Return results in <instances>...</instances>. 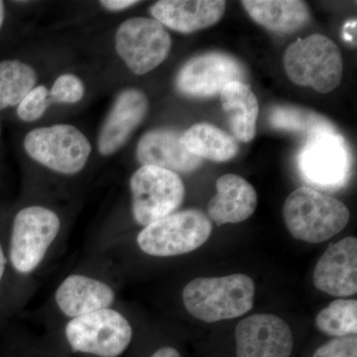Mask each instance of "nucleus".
Returning <instances> with one entry per match:
<instances>
[{"label":"nucleus","mask_w":357,"mask_h":357,"mask_svg":"<svg viewBox=\"0 0 357 357\" xmlns=\"http://www.w3.org/2000/svg\"><path fill=\"white\" fill-rule=\"evenodd\" d=\"M249 16L270 31L294 33L309 23L307 3L299 0H244Z\"/></svg>","instance_id":"6ab92c4d"},{"label":"nucleus","mask_w":357,"mask_h":357,"mask_svg":"<svg viewBox=\"0 0 357 357\" xmlns=\"http://www.w3.org/2000/svg\"><path fill=\"white\" fill-rule=\"evenodd\" d=\"M150 357H182L180 352L172 347H163L157 349Z\"/></svg>","instance_id":"7c9ffc66"},{"label":"nucleus","mask_w":357,"mask_h":357,"mask_svg":"<svg viewBox=\"0 0 357 357\" xmlns=\"http://www.w3.org/2000/svg\"><path fill=\"white\" fill-rule=\"evenodd\" d=\"M115 300L116 293L109 283L86 274L69 275L54 294L56 307L68 319L112 307Z\"/></svg>","instance_id":"4468645a"},{"label":"nucleus","mask_w":357,"mask_h":357,"mask_svg":"<svg viewBox=\"0 0 357 357\" xmlns=\"http://www.w3.org/2000/svg\"><path fill=\"white\" fill-rule=\"evenodd\" d=\"M136 158L142 166H155L178 173H191L202 165V159L190 153L172 129L148 131L136 147Z\"/></svg>","instance_id":"dca6fc26"},{"label":"nucleus","mask_w":357,"mask_h":357,"mask_svg":"<svg viewBox=\"0 0 357 357\" xmlns=\"http://www.w3.org/2000/svg\"><path fill=\"white\" fill-rule=\"evenodd\" d=\"M283 217L294 238L319 243L344 229L351 211L338 199L312 188L302 187L286 199Z\"/></svg>","instance_id":"f03ea898"},{"label":"nucleus","mask_w":357,"mask_h":357,"mask_svg":"<svg viewBox=\"0 0 357 357\" xmlns=\"http://www.w3.org/2000/svg\"><path fill=\"white\" fill-rule=\"evenodd\" d=\"M344 40L354 45L356 43V20H351L347 22L344 28Z\"/></svg>","instance_id":"c85d7f7f"},{"label":"nucleus","mask_w":357,"mask_h":357,"mask_svg":"<svg viewBox=\"0 0 357 357\" xmlns=\"http://www.w3.org/2000/svg\"><path fill=\"white\" fill-rule=\"evenodd\" d=\"M351 154L337 133L310 136L301 151L299 167L310 184L323 189H337L345 184L351 171Z\"/></svg>","instance_id":"9d476101"},{"label":"nucleus","mask_w":357,"mask_h":357,"mask_svg":"<svg viewBox=\"0 0 357 357\" xmlns=\"http://www.w3.org/2000/svg\"><path fill=\"white\" fill-rule=\"evenodd\" d=\"M58 213L43 206H25L13 218L7 246L8 264L16 274L30 276L43 264L60 234Z\"/></svg>","instance_id":"7ed1b4c3"},{"label":"nucleus","mask_w":357,"mask_h":357,"mask_svg":"<svg viewBox=\"0 0 357 357\" xmlns=\"http://www.w3.org/2000/svg\"><path fill=\"white\" fill-rule=\"evenodd\" d=\"M8 265V258H7L6 248H4L2 243H0V287H1L4 277H6Z\"/></svg>","instance_id":"c756f323"},{"label":"nucleus","mask_w":357,"mask_h":357,"mask_svg":"<svg viewBox=\"0 0 357 357\" xmlns=\"http://www.w3.org/2000/svg\"><path fill=\"white\" fill-rule=\"evenodd\" d=\"M211 232L213 223L203 211H181L143 227L136 241L145 255L173 257L201 248Z\"/></svg>","instance_id":"423d86ee"},{"label":"nucleus","mask_w":357,"mask_h":357,"mask_svg":"<svg viewBox=\"0 0 357 357\" xmlns=\"http://www.w3.org/2000/svg\"><path fill=\"white\" fill-rule=\"evenodd\" d=\"M268 121L275 129L309 137L319 133H337V128L326 117L294 105H274L268 114Z\"/></svg>","instance_id":"4be33fe9"},{"label":"nucleus","mask_w":357,"mask_h":357,"mask_svg":"<svg viewBox=\"0 0 357 357\" xmlns=\"http://www.w3.org/2000/svg\"><path fill=\"white\" fill-rule=\"evenodd\" d=\"M236 357H290L294 340L290 326L271 314L243 319L236 330Z\"/></svg>","instance_id":"f8f14e48"},{"label":"nucleus","mask_w":357,"mask_h":357,"mask_svg":"<svg viewBox=\"0 0 357 357\" xmlns=\"http://www.w3.org/2000/svg\"><path fill=\"white\" fill-rule=\"evenodd\" d=\"M312 357H357V337L347 335L333 338L319 347Z\"/></svg>","instance_id":"bb28decb"},{"label":"nucleus","mask_w":357,"mask_h":357,"mask_svg":"<svg viewBox=\"0 0 357 357\" xmlns=\"http://www.w3.org/2000/svg\"><path fill=\"white\" fill-rule=\"evenodd\" d=\"M257 208V192L245 178L227 174L217 180V194L208 204V218L220 227L248 220Z\"/></svg>","instance_id":"a211bd4d"},{"label":"nucleus","mask_w":357,"mask_h":357,"mask_svg":"<svg viewBox=\"0 0 357 357\" xmlns=\"http://www.w3.org/2000/svg\"><path fill=\"white\" fill-rule=\"evenodd\" d=\"M171 47L170 34L154 18H130L119 26L115 35V50L128 69L138 76L161 65Z\"/></svg>","instance_id":"1a4fd4ad"},{"label":"nucleus","mask_w":357,"mask_h":357,"mask_svg":"<svg viewBox=\"0 0 357 357\" xmlns=\"http://www.w3.org/2000/svg\"><path fill=\"white\" fill-rule=\"evenodd\" d=\"M137 3L138 1H135V0H102L100 1V4L109 11L124 10V9L129 8Z\"/></svg>","instance_id":"cd10ccee"},{"label":"nucleus","mask_w":357,"mask_h":357,"mask_svg":"<svg viewBox=\"0 0 357 357\" xmlns=\"http://www.w3.org/2000/svg\"><path fill=\"white\" fill-rule=\"evenodd\" d=\"M24 149L33 160L63 175L83 171L91 153L88 138L70 124L30 131L24 138Z\"/></svg>","instance_id":"6e6552de"},{"label":"nucleus","mask_w":357,"mask_h":357,"mask_svg":"<svg viewBox=\"0 0 357 357\" xmlns=\"http://www.w3.org/2000/svg\"><path fill=\"white\" fill-rule=\"evenodd\" d=\"M225 8L222 0H161L150 7V13L164 27L189 34L217 24Z\"/></svg>","instance_id":"f3484780"},{"label":"nucleus","mask_w":357,"mask_h":357,"mask_svg":"<svg viewBox=\"0 0 357 357\" xmlns=\"http://www.w3.org/2000/svg\"><path fill=\"white\" fill-rule=\"evenodd\" d=\"M317 328L332 337L356 335L357 301L338 299L321 310L316 318Z\"/></svg>","instance_id":"b1692460"},{"label":"nucleus","mask_w":357,"mask_h":357,"mask_svg":"<svg viewBox=\"0 0 357 357\" xmlns=\"http://www.w3.org/2000/svg\"><path fill=\"white\" fill-rule=\"evenodd\" d=\"M255 284L245 274L199 277L185 286L183 302L195 318L217 323L245 314L253 307Z\"/></svg>","instance_id":"f257e3e1"},{"label":"nucleus","mask_w":357,"mask_h":357,"mask_svg":"<svg viewBox=\"0 0 357 357\" xmlns=\"http://www.w3.org/2000/svg\"><path fill=\"white\" fill-rule=\"evenodd\" d=\"M244 66L237 59L220 52L202 54L185 63L176 77L178 93L192 98L220 95L231 82L246 79Z\"/></svg>","instance_id":"9b49d317"},{"label":"nucleus","mask_w":357,"mask_h":357,"mask_svg":"<svg viewBox=\"0 0 357 357\" xmlns=\"http://www.w3.org/2000/svg\"><path fill=\"white\" fill-rule=\"evenodd\" d=\"M4 17H6V7H4V2L0 1V30L3 25Z\"/></svg>","instance_id":"2f4dec72"},{"label":"nucleus","mask_w":357,"mask_h":357,"mask_svg":"<svg viewBox=\"0 0 357 357\" xmlns=\"http://www.w3.org/2000/svg\"><path fill=\"white\" fill-rule=\"evenodd\" d=\"M129 185L133 218L143 227L176 213L185 199L180 176L159 167L141 166Z\"/></svg>","instance_id":"0eeeda50"},{"label":"nucleus","mask_w":357,"mask_h":357,"mask_svg":"<svg viewBox=\"0 0 357 357\" xmlns=\"http://www.w3.org/2000/svg\"><path fill=\"white\" fill-rule=\"evenodd\" d=\"M284 67L293 83L326 93L340 86L344 60L337 45L321 34H312L289 45Z\"/></svg>","instance_id":"20e7f679"},{"label":"nucleus","mask_w":357,"mask_h":357,"mask_svg":"<svg viewBox=\"0 0 357 357\" xmlns=\"http://www.w3.org/2000/svg\"><path fill=\"white\" fill-rule=\"evenodd\" d=\"M84 95L83 82L72 74L59 77L49 91L51 102L76 103L83 98Z\"/></svg>","instance_id":"a878e982"},{"label":"nucleus","mask_w":357,"mask_h":357,"mask_svg":"<svg viewBox=\"0 0 357 357\" xmlns=\"http://www.w3.org/2000/svg\"><path fill=\"white\" fill-rule=\"evenodd\" d=\"M181 142L190 153L213 162L229 161L239 149L232 136L208 123L191 126L181 135Z\"/></svg>","instance_id":"412c9836"},{"label":"nucleus","mask_w":357,"mask_h":357,"mask_svg":"<svg viewBox=\"0 0 357 357\" xmlns=\"http://www.w3.org/2000/svg\"><path fill=\"white\" fill-rule=\"evenodd\" d=\"M149 102L140 89H128L121 91L105 117L98 146L100 154L109 156L121 149L146 117Z\"/></svg>","instance_id":"2eb2a0df"},{"label":"nucleus","mask_w":357,"mask_h":357,"mask_svg":"<svg viewBox=\"0 0 357 357\" xmlns=\"http://www.w3.org/2000/svg\"><path fill=\"white\" fill-rule=\"evenodd\" d=\"M65 337L73 352L96 357H119L132 342L130 321L114 307L69 319Z\"/></svg>","instance_id":"39448f33"},{"label":"nucleus","mask_w":357,"mask_h":357,"mask_svg":"<svg viewBox=\"0 0 357 357\" xmlns=\"http://www.w3.org/2000/svg\"><path fill=\"white\" fill-rule=\"evenodd\" d=\"M37 83L31 66L18 60L0 62V109L18 107Z\"/></svg>","instance_id":"5701e85b"},{"label":"nucleus","mask_w":357,"mask_h":357,"mask_svg":"<svg viewBox=\"0 0 357 357\" xmlns=\"http://www.w3.org/2000/svg\"><path fill=\"white\" fill-rule=\"evenodd\" d=\"M50 103V96L46 86H35L18 105V117L26 122L38 121L43 116Z\"/></svg>","instance_id":"393cba45"},{"label":"nucleus","mask_w":357,"mask_h":357,"mask_svg":"<svg viewBox=\"0 0 357 357\" xmlns=\"http://www.w3.org/2000/svg\"><path fill=\"white\" fill-rule=\"evenodd\" d=\"M314 286L335 297L357 292V239L349 236L331 244L319 258L312 276Z\"/></svg>","instance_id":"ddd939ff"},{"label":"nucleus","mask_w":357,"mask_h":357,"mask_svg":"<svg viewBox=\"0 0 357 357\" xmlns=\"http://www.w3.org/2000/svg\"><path fill=\"white\" fill-rule=\"evenodd\" d=\"M220 102L236 139L250 142L255 137L259 105L248 84L231 82L220 91Z\"/></svg>","instance_id":"aec40b11"}]
</instances>
